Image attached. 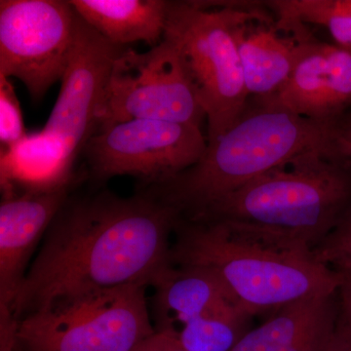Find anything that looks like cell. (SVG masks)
<instances>
[{"instance_id":"cell-2","label":"cell","mask_w":351,"mask_h":351,"mask_svg":"<svg viewBox=\"0 0 351 351\" xmlns=\"http://www.w3.org/2000/svg\"><path fill=\"white\" fill-rule=\"evenodd\" d=\"M175 232L172 265L213 272L252 317L276 313L302 300L337 294L341 283L338 272L320 263L308 245L255 226L180 219Z\"/></svg>"},{"instance_id":"cell-18","label":"cell","mask_w":351,"mask_h":351,"mask_svg":"<svg viewBox=\"0 0 351 351\" xmlns=\"http://www.w3.org/2000/svg\"><path fill=\"white\" fill-rule=\"evenodd\" d=\"M252 316L226 302L180 327L178 339L186 351H232L250 331Z\"/></svg>"},{"instance_id":"cell-12","label":"cell","mask_w":351,"mask_h":351,"mask_svg":"<svg viewBox=\"0 0 351 351\" xmlns=\"http://www.w3.org/2000/svg\"><path fill=\"white\" fill-rule=\"evenodd\" d=\"M71 182L21 195L4 193L0 204V311L12 313L29 258L68 202Z\"/></svg>"},{"instance_id":"cell-14","label":"cell","mask_w":351,"mask_h":351,"mask_svg":"<svg viewBox=\"0 0 351 351\" xmlns=\"http://www.w3.org/2000/svg\"><path fill=\"white\" fill-rule=\"evenodd\" d=\"M77 15L110 43L120 47L163 40L170 1L165 0H71Z\"/></svg>"},{"instance_id":"cell-26","label":"cell","mask_w":351,"mask_h":351,"mask_svg":"<svg viewBox=\"0 0 351 351\" xmlns=\"http://www.w3.org/2000/svg\"><path fill=\"white\" fill-rule=\"evenodd\" d=\"M338 302L339 313L351 324V276H341Z\"/></svg>"},{"instance_id":"cell-8","label":"cell","mask_w":351,"mask_h":351,"mask_svg":"<svg viewBox=\"0 0 351 351\" xmlns=\"http://www.w3.org/2000/svg\"><path fill=\"white\" fill-rule=\"evenodd\" d=\"M78 15L64 0L0 1V76L15 77L36 103L62 80Z\"/></svg>"},{"instance_id":"cell-25","label":"cell","mask_w":351,"mask_h":351,"mask_svg":"<svg viewBox=\"0 0 351 351\" xmlns=\"http://www.w3.org/2000/svg\"><path fill=\"white\" fill-rule=\"evenodd\" d=\"M335 147L341 156L351 158V120L341 119L335 129Z\"/></svg>"},{"instance_id":"cell-9","label":"cell","mask_w":351,"mask_h":351,"mask_svg":"<svg viewBox=\"0 0 351 351\" xmlns=\"http://www.w3.org/2000/svg\"><path fill=\"white\" fill-rule=\"evenodd\" d=\"M208 147L201 127L154 119H131L101 129L83 154L95 179L131 176L156 186L193 167Z\"/></svg>"},{"instance_id":"cell-17","label":"cell","mask_w":351,"mask_h":351,"mask_svg":"<svg viewBox=\"0 0 351 351\" xmlns=\"http://www.w3.org/2000/svg\"><path fill=\"white\" fill-rule=\"evenodd\" d=\"M338 302V293L294 302L251 329L232 351H284Z\"/></svg>"},{"instance_id":"cell-13","label":"cell","mask_w":351,"mask_h":351,"mask_svg":"<svg viewBox=\"0 0 351 351\" xmlns=\"http://www.w3.org/2000/svg\"><path fill=\"white\" fill-rule=\"evenodd\" d=\"M306 27L285 32L258 10H248L233 27V36L249 97L269 98L287 82L302 43L311 34Z\"/></svg>"},{"instance_id":"cell-15","label":"cell","mask_w":351,"mask_h":351,"mask_svg":"<svg viewBox=\"0 0 351 351\" xmlns=\"http://www.w3.org/2000/svg\"><path fill=\"white\" fill-rule=\"evenodd\" d=\"M75 161L49 132L27 133L0 154L2 188L7 191L18 184L24 191H44L68 184Z\"/></svg>"},{"instance_id":"cell-20","label":"cell","mask_w":351,"mask_h":351,"mask_svg":"<svg viewBox=\"0 0 351 351\" xmlns=\"http://www.w3.org/2000/svg\"><path fill=\"white\" fill-rule=\"evenodd\" d=\"M313 253L320 263L339 276H351V207Z\"/></svg>"},{"instance_id":"cell-22","label":"cell","mask_w":351,"mask_h":351,"mask_svg":"<svg viewBox=\"0 0 351 351\" xmlns=\"http://www.w3.org/2000/svg\"><path fill=\"white\" fill-rule=\"evenodd\" d=\"M339 316V302L284 351H324Z\"/></svg>"},{"instance_id":"cell-19","label":"cell","mask_w":351,"mask_h":351,"mask_svg":"<svg viewBox=\"0 0 351 351\" xmlns=\"http://www.w3.org/2000/svg\"><path fill=\"white\" fill-rule=\"evenodd\" d=\"M276 24L287 32L294 27L319 25L329 32L335 44L351 51V0H274Z\"/></svg>"},{"instance_id":"cell-7","label":"cell","mask_w":351,"mask_h":351,"mask_svg":"<svg viewBox=\"0 0 351 351\" xmlns=\"http://www.w3.org/2000/svg\"><path fill=\"white\" fill-rule=\"evenodd\" d=\"M131 119L198 127L206 119L179 48L168 36L145 52L127 47L113 64L99 131Z\"/></svg>"},{"instance_id":"cell-11","label":"cell","mask_w":351,"mask_h":351,"mask_svg":"<svg viewBox=\"0 0 351 351\" xmlns=\"http://www.w3.org/2000/svg\"><path fill=\"white\" fill-rule=\"evenodd\" d=\"M304 119L335 123L351 106V51L308 36L290 77L269 98Z\"/></svg>"},{"instance_id":"cell-1","label":"cell","mask_w":351,"mask_h":351,"mask_svg":"<svg viewBox=\"0 0 351 351\" xmlns=\"http://www.w3.org/2000/svg\"><path fill=\"white\" fill-rule=\"evenodd\" d=\"M180 219L175 207L147 191L66 202L21 286L14 317L96 291L154 287L173 267L169 239Z\"/></svg>"},{"instance_id":"cell-21","label":"cell","mask_w":351,"mask_h":351,"mask_svg":"<svg viewBox=\"0 0 351 351\" xmlns=\"http://www.w3.org/2000/svg\"><path fill=\"white\" fill-rule=\"evenodd\" d=\"M20 101L9 78L0 76V147L5 151L27 135Z\"/></svg>"},{"instance_id":"cell-27","label":"cell","mask_w":351,"mask_h":351,"mask_svg":"<svg viewBox=\"0 0 351 351\" xmlns=\"http://www.w3.org/2000/svg\"><path fill=\"white\" fill-rule=\"evenodd\" d=\"M171 351H186L184 348H182L181 343H180L179 339H178V332L177 334H176L174 339H173Z\"/></svg>"},{"instance_id":"cell-10","label":"cell","mask_w":351,"mask_h":351,"mask_svg":"<svg viewBox=\"0 0 351 351\" xmlns=\"http://www.w3.org/2000/svg\"><path fill=\"white\" fill-rule=\"evenodd\" d=\"M126 48L110 43L78 16L75 43L61 90L43 127L66 145L75 160L100 128L113 64Z\"/></svg>"},{"instance_id":"cell-4","label":"cell","mask_w":351,"mask_h":351,"mask_svg":"<svg viewBox=\"0 0 351 351\" xmlns=\"http://www.w3.org/2000/svg\"><path fill=\"white\" fill-rule=\"evenodd\" d=\"M350 207L351 158L319 149L269 171L191 219L255 226L314 249Z\"/></svg>"},{"instance_id":"cell-5","label":"cell","mask_w":351,"mask_h":351,"mask_svg":"<svg viewBox=\"0 0 351 351\" xmlns=\"http://www.w3.org/2000/svg\"><path fill=\"white\" fill-rule=\"evenodd\" d=\"M170 1L165 36L179 48L214 142L241 117L249 103L233 27L248 9L239 4Z\"/></svg>"},{"instance_id":"cell-23","label":"cell","mask_w":351,"mask_h":351,"mask_svg":"<svg viewBox=\"0 0 351 351\" xmlns=\"http://www.w3.org/2000/svg\"><path fill=\"white\" fill-rule=\"evenodd\" d=\"M177 330L175 328H160L144 341H141L132 351H171L173 339Z\"/></svg>"},{"instance_id":"cell-16","label":"cell","mask_w":351,"mask_h":351,"mask_svg":"<svg viewBox=\"0 0 351 351\" xmlns=\"http://www.w3.org/2000/svg\"><path fill=\"white\" fill-rule=\"evenodd\" d=\"M158 326L175 328L226 302H234L213 272L198 267H172L154 286Z\"/></svg>"},{"instance_id":"cell-3","label":"cell","mask_w":351,"mask_h":351,"mask_svg":"<svg viewBox=\"0 0 351 351\" xmlns=\"http://www.w3.org/2000/svg\"><path fill=\"white\" fill-rule=\"evenodd\" d=\"M234 124L208 144L193 167L147 191L191 219L269 171L304 152L335 149L338 122L304 119L255 98Z\"/></svg>"},{"instance_id":"cell-28","label":"cell","mask_w":351,"mask_h":351,"mask_svg":"<svg viewBox=\"0 0 351 351\" xmlns=\"http://www.w3.org/2000/svg\"><path fill=\"white\" fill-rule=\"evenodd\" d=\"M15 351H24V350H23L22 348H20V346H18L17 350H16Z\"/></svg>"},{"instance_id":"cell-6","label":"cell","mask_w":351,"mask_h":351,"mask_svg":"<svg viewBox=\"0 0 351 351\" xmlns=\"http://www.w3.org/2000/svg\"><path fill=\"white\" fill-rule=\"evenodd\" d=\"M147 286H123L61 300L19 320L24 351H132L156 332Z\"/></svg>"},{"instance_id":"cell-24","label":"cell","mask_w":351,"mask_h":351,"mask_svg":"<svg viewBox=\"0 0 351 351\" xmlns=\"http://www.w3.org/2000/svg\"><path fill=\"white\" fill-rule=\"evenodd\" d=\"M324 351H351V324L339 313Z\"/></svg>"}]
</instances>
